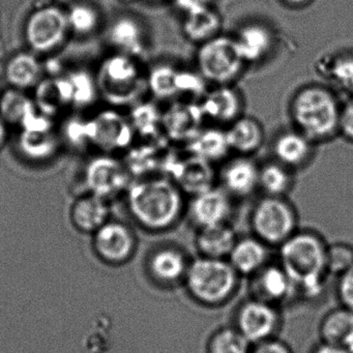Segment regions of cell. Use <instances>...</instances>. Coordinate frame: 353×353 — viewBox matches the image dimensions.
<instances>
[{"label": "cell", "instance_id": "1", "mask_svg": "<svg viewBox=\"0 0 353 353\" xmlns=\"http://www.w3.org/2000/svg\"><path fill=\"white\" fill-rule=\"evenodd\" d=\"M125 194L132 216L150 231L160 232L172 228L187 210L185 194L167 176L136 179Z\"/></svg>", "mask_w": 353, "mask_h": 353}, {"label": "cell", "instance_id": "2", "mask_svg": "<svg viewBox=\"0 0 353 353\" xmlns=\"http://www.w3.org/2000/svg\"><path fill=\"white\" fill-rule=\"evenodd\" d=\"M279 263L294 283L297 299L315 301L323 294L327 243L312 230H297L279 247Z\"/></svg>", "mask_w": 353, "mask_h": 353}, {"label": "cell", "instance_id": "3", "mask_svg": "<svg viewBox=\"0 0 353 353\" xmlns=\"http://www.w3.org/2000/svg\"><path fill=\"white\" fill-rule=\"evenodd\" d=\"M341 97L323 84H307L296 90L289 103L293 128L314 143L327 142L339 136Z\"/></svg>", "mask_w": 353, "mask_h": 353}, {"label": "cell", "instance_id": "4", "mask_svg": "<svg viewBox=\"0 0 353 353\" xmlns=\"http://www.w3.org/2000/svg\"><path fill=\"white\" fill-rule=\"evenodd\" d=\"M239 276L228 259L199 256L190 262L183 284L190 296L200 305L218 307L232 299Z\"/></svg>", "mask_w": 353, "mask_h": 353}, {"label": "cell", "instance_id": "5", "mask_svg": "<svg viewBox=\"0 0 353 353\" xmlns=\"http://www.w3.org/2000/svg\"><path fill=\"white\" fill-rule=\"evenodd\" d=\"M135 57L115 52L106 57L97 76L100 96L113 106H133L146 88Z\"/></svg>", "mask_w": 353, "mask_h": 353}, {"label": "cell", "instance_id": "6", "mask_svg": "<svg viewBox=\"0 0 353 353\" xmlns=\"http://www.w3.org/2000/svg\"><path fill=\"white\" fill-rule=\"evenodd\" d=\"M196 65L202 77L216 86L234 84L247 63L239 53L234 37L220 34L198 45Z\"/></svg>", "mask_w": 353, "mask_h": 353}, {"label": "cell", "instance_id": "7", "mask_svg": "<svg viewBox=\"0 0 353 353\" xmlns=\"http://www.w3.org/2000/svg\"><path fill=\"white\" fill-rule=\"evenodd\" d=\"M250 223L254 236L268 247H280L299 230L296 210L286 197L260 198L252 210Z\"/></svg>", "mask_w": 353, "mask_h": 353}, {"label": "cell", "instance_id": "8", "mask_svg": "<svg viewBox=\"0 0 353 353\" xmlns=\"http://www.w3.org/2000/svg\"><path fill=\"white\" fill-rule=\"evenodd\" d=\"M67 13L59 8L43 7L32 12L24 24V40L32 52L50 53L65 42L69 34Z\"/></svg>", "mask_w": 353, "mask_h": 353}, {"label": "cell", "instance_id": "9", "mask_svg": "<svg viewBox=\"0 0 353 353\" xmlns=\"http://www.w3.org/2000/svg\"><path fill=\"white\" fill-rule=\"evenodd\" d=\"M131 177L123 161L112 154L94 157L84 169V183L88 193L106 200L127 192Z\"/></svg>", "mask_w": 353, "mask_h": 353}, {"label": "cell", "instance_id": "10", "mask_svg": "<svg viewBox=\"0 0 353 353\" xmlns=\"http://www.w3.org/2000/svg\"><path fill=\"white\" fill-rule=\"evenodd\" d=\"M90 146L104 154L128 150L133 145L135 132L129 117L114 109H106L88 119Z\"/></svg>", "mask_w": 353, "mask_h": 353}, {"label": "cell", "instance_id": "11", "mask_svg": "<svg viewBox=\"0 0 353 353\" xmlns=\"http://www.w3.org/2000/svg\"><path fill=\"white\" fill-rule=\"evenodd\" d=\"M163 171L185 195L194 196L216 187L214 164L187 152L183 158L168 154Z\"/></svg>", "mask_w": 353, "mask_h": 353}, {"label": "cell", "instance_id": "12", "mask_svg": "<svg viewBox=\"0 0 353 353\" xmlns=\"http://www.w3.org/2000/svg\"><path fill=\"white\" fill-rule=\"evenodd\" d=\"M280 324L278 307L255 297L243 301L235 315V327L253 345L276 336Z\"/></svg>", "mask_w": 353, "mask_h": 353}, {"label": "cell", "instance_id": "13", "mask_svg": "<svg viewBox=\"0 0 353 353\" xmlns=\"http://www.w3.org/2000/svg\"><path fill=\"white\" fill-rule=\"evenodd\" d=\"M199 104L205 121L220 127H228L243 117L245 110V98L234 84L214 86L208 90Z\"/></svg>", "mask_w": 353, "mask_h": 353}, {"label": "cell", "instance_id": "14", "mask_svg": "<svg viewBox=\"0 0 353 353\" xmlns=\"http://www.w3.org/2000/svg\"><path fill=\"white\" fill-rule=\"evenodd\" d=\"M185 212L197 229L225 224L232 214V197L221 187L192 196Z\"/></svg>", "mask_w": 353, "mask_h": 353}, {"label": "cell", "instance_id": "15", "mask_svg": "<svg viewBox=\"0 0 353 353\" xmlns=\"http://www.w3.org/2000/svg\"><path fill=\"white\" fill-rule=\"evenodd\" d=\"M204 121L199 103L177 100L163 112V132L167 139L185 145L203 128Z\"/></svg>", "mask_w": 353, "mask_h": 353}, {"label": "cell", "instance_id": "16", "mask_svg": "<svg viewBox=\"0 0 353 353\" xmlns=\"http://www.w3.org/2000/svg\"><path fill=\"white\" fill-rule=\"evenodd\" d=\"M252 297L276 305L296 299L294 283L280 263H268L251 276Z\"/></svg>", "mask_w": 353, "mask_h": 353}, {"label": "cell", "instance_id": "17", "mask_svg": "<svg viewBox=\"0 0 353 353\" xmlns=\"http://www.w3.org/2000/svg\"><path fill=\"white\" fill-rule=\"evenodd\" d=\"M221 188L232 198H247L259 189V165L248 156L226 161L220 174Z\"/></svg>", "mask_w": 353, "mask_h": 353}, {"label": "cell", "instance_id": "18", "mask_svg": "<svg viewBox=\"0 0 353 353\" xmlns=\"http://www.w3.org/2000/svg\"><path fill=\"white\" fill-rule=\"evenodd\" d=\"M94 248L105 261L123 263L135 251V237L127 225L108 221L94 232Z\"/></svg>", "mask_w": 353, "mask_h": 353}, {"label": "cell", "instance_id": "19", "mask_svg": "<svg viewBox=\"0 0 353 353\" xmlns=\"http://www.w3.org/2000/svg\"><path fill=\"white\" fill-rule=\"evenodd\" d=\"M233 37L247 65L265 61L276 46V34L272 28L259 22L241 26Z\"/></svg>", "mask_w": 353, "mask_h": 353}, {"label": "cell", "instance_id": "20", "mask_svg": "<svg viewBox=\"0 0 353 353\" xmlns=\"http://www.w3.org/2000/svg\"><path fill=\"white\" fill-rule=\"evenodd\" d=\"M316 144L301 132L293 129L280 132L272 142L274 160L291 170L303 168L314 156Z\"/></svg>", "mask_w": 353, "mask_h": 353}, {"label": "cell", "instance_id": "21", "mask_svg": "<svg viewBox=\"0 0 353 353\" xmlns=\"http://www.w3.org/2000/svg\"><path fill=\"white\" fill-rule=\"evenodd\" d=\"M109 44L117 53L138 57L148 48V32L143 24L131 16H123L114 20L107 34Z\"/></svg>", "mask_w": 353, "mask_h": 353}, {"label": "cell", "instance_id": "22", "mask_svg": "<svg viewBox=\"0 0 353 353\" xmlns=\"http://www.w3.org/2000/svg\"><path fill=\"white\" fill-rule=\"evenodd\" d=\"M316 70L339 96H353V51L323 55L316 63Z\"/></svg>", "mask_w": 353, "mask_h": 353}, {"label": "cell", "instance_id": "23", "mask_svg": "<svg viewBox=\"0 0 353 353\" xmlns=\"http://www.w3.org/2000/svg\"><path fill=\"white\" fill-rule=\"evenodd\" d=\"M190 262L181 249L168 245L160 248L150 256L148 270L157 282L172 286L183 283Z\"/></svg>", "mask_w": 353, "mask_h": 353}, {"label": "cell", "instance_id": "24", "mask_svg": "<svg viewBox=\"0 0 353 353\" xmlns=\"http://www.w3.org/2000/svg\"><path fill=\"white\" fill-rule=\"evenodd\" d=\"M225 129L229 148L237 156L252 157L263 145V125L255 117L243 115Z\"/></svg>", "mask_w": 353, "mask_h": 353}, {"label": "cell", "instance_id": "25", "mask_svg": "<svg viewBox=\"0 0 353 353\" xmlns=\"http://www.w3.org/2000/svg\"><path fill=\"white\" fill-rule=\"evenodd\" d=\"M268 248L256 236L241 237L233 247L228 261L239 276L251 278L270 263Z\"/></svg>", "mask_w": 353, "mask_h": 353}, {"label": "cell", "instance_id": "26", "mask_svg": "<svg viewBox=\"0 0 353 353\" xmlns=\"http://www.w3.org/2000/svg\"><path fill=\"white\" fill-rule=\"evenodd\" d=\"M185 146L187 152L212 164L222 162L231 152L226 129L220 125L202 128Z\"/></svg>", "mask_w": 353, "mask_h": 353}, {"label": "cell", "instance_id": "27", "mask_svg": "<svg viewBox=\"0 0 353 353\" xmlns=\"http://www.w3.org/2000/svg\"><path fill=\"white\" fill-rule=\"evenodd\" d=\"M237 239L239 237L234 229L228 223H225L198 229L195 245L199 256L214 259H228Z\"/></svg>", "mask_w": 353, "mask_h": 353}, {"label": "cell", "instance_id": "28", "mask_svg": "<svg viewBox=\"0 0 353 353\" xmlns=\"http://www.w3.org/2000/svg\"><path fill=\"white\" fill-rule=\"evenodd\" d=\"M42 63L32 52H19L10 57L6 63V81L12 88L26 90L36 88L43 79Z\"/></svg>", "mask_w": 353, "mask_h": 353}, {"label": "cell", "instance_id": "29", "mask_svg": "<svg viewBox=\"0 0 353 353\" xmlns=\"http://www.w3.org/2000/svg\"><path fill=\"white\" fill-rule=\"evenodd\" d=\"M20 154L32 162H47L57 156L61 138L52 130H21L18 137Z\"/></svg>", "mask_w": 353, "mask_h": 353}, {"label": "cell", "instance_id": "30", "mask_svg": "<svg viewBox=\"0 0 353 353\" xmlns=\"http://www.w3.org/2000/svg\"><path fill=\"white\" fill-rule=\"evenodd\" d=\"M109 216L108 200L94 194L81 196L72 205V221L78 229L84 232H96L108 222Z\"/></svg>", "mask_w": 353, "mask_h": 353}, {"label": "cell", "instance_id": "31", "mask_svg": "<svg viewBox=\"0 0 353 353\" xmlns=\"http://www.w3.org/2000/svg\"><path fill=\"white\" fill-rule=\"evenodd\" d=\"M222 18L212 7L185 14L181 24L183 37L193 44L200 45L222 34Z\"/></svg>", "mask_w": 353, "mask_h": 353}, {"label": "cell", "instance_id": "32", "mask_svg": "<svg viewBox=\"0 0 353 353\" xmlns=\"http://www.w3.org/2000/svg\"><path fill=\"white\" fill-rule=\"evenodd\" d=\"M352 334L353 312L342 305L328 311L320 322L321 342L343 347Z\"/></svg>", "mask_w": 353, "mask_h": 353}, {"label": "cell", "instance_id": "33", "mask_svg": "<svg viewBox=\"0 0 353 353\" xmlns=\"http://www.w3.org/2000/svg\"><path fill=\"white\" fill-rule=\"evenodd\" d=\"M293 185V170L278 161H268L259 166V189L264 195L285 197Z\"/></svg>", "mask_w": 353, "mask_h": 353}, {"label": "cell", "instance_id": "34", "mask_svg": "<svg viewBox=\"0 0 353 353\" xmlns=\"http://www.w3.org/2000/svg\"><path fill=\"white\" fill-rule=\"evenodd\" d=\"M179 68L170 63L152 65L146 78V88L152 97L160 101L177 99V77Z\"/></svg>", "mask_w": 353, "mask_h": 353}, {"label": "cell", "instance_id": "35", "mask_svg": "<svg viewBox=\"0 0 353 353\" xmlns=\"http://www.w3.org/2000/svg\"><path fill=\"white\" fill-rule=\"evenodd\" d=\"M156 142L152 144H142L139 146H133L128 150L127 157L123 163L127 166L132 176L146 177L150 175L152 171L156 169L163 170L165 159L167 154L159 158V146Z\"/></svg>", "mask_w": 353, "mask_h": 353}, {"label": "cell", "instance_id": "36", "mask_svg": "<svg viewBox=\"0 0 353 353\" xmlns=\"http://www.w3.org/2000/svg\"><path fill=\"white\" fill-rule=\"evenodd\" d=\"M130 123L135 134L146 139L159 137L163 132V112L152 102H137L132 106Z\"/></svg>", "mask_w": 353, "mask_h": 353}, {"label": "cell", "instance_id": "37", "mask_svg": "<svg viewBox=\"0 0 353 353\" xmlns=\"http://www.w3.org/2000/svg\"><path fill=\"white\" fill-rule=\"evenodd\" d=\"M36 109L34 99L24 94V90L11 88L0 96V117L7 125L21 127L28 115Z\"/></svg>", "mask_w": 353, "mask_h": 353}, {"label": "cell", "instance_id": "38", "mask_svg": "<svg viewBox=\"0 0 353 353\" xmlns=\"http://www.w3.org/2000/svg\"><path fill=\"white\" fill-rule=\"evenodd\" d=\"M69 82L71 106L84 108L97 100L99 92L97 79L85 70H74L65 73Z\"/></svg>", "mask_w": 353, "mask_h": 353}, {"label": "cell", "instance_id": "39", "mask_svg": "<svg viewBox=\"0 0 353 353\" xmlns=\"http://www.w3.org/2000/svg\"><path fill=\"white\" fill-rule=\"evenodd\" d=\"M253 344L235 326L216 330L208 343V353H251Z\"/></svg>", "mask_w": 353, "mask_h": 353}, {"label": "cell", "instance_id": "40", "mask_svg": "<svg viewBox=\"0 0 353 353\" xmlns=\"http://www.w3.org/2000/svg\"><path fill=\"white\" fill-rule=\"evenodd\" d=\"M67 13L70 32L77 36H90L98 30L100 14L88 3H76Z\"/></svg>", "mask_w": 353, "mask_h": 353}, {"label": "cell", "instance_id": "41", "mask_svg": "<svg viewBox=\"0 0 353 353\" xmlns=\"http://www.w3.org/2000/svg\"><path fill=\"white\" fill-rule=\"evenodd\" d=\"M208 82L195 70L179 69L177 77V99L199 103L206 92Z\"/></svg>", "mask_w": 353, "mask_h": 353}, {"label": "cell", "instance_id": "42", "mask_svg": "<svg viewBox=\"0 0 353 353\" xmlns=\"http://www.w3.org/2000/svg\"><path fill=\"white\" fill-rule=\"evenodd\" d=\"M353 265V245L348 243H330L326 249V270L328 274L340 276Z\"/></svg>", "mask_w": 353, "mask_h": 353}, {"label": "cell", "instance_id": "43", "mask_svg": "<svg viewBox=\"0 0 353 353\" xmlns=\"http://www.w3.org/2000/svg\"><path fill=\"white\" fill-rule=\"evenodd\" d=\"M61 137L70 146L74 148H83L90 146L88 119L73 117L67 119L61 130Z\"/></svg>", "mask_w": 353, "mask_h": 353}, {"label": "cell", "instance_id": "44", "mask_svg": "<svg viewBox=\"0 0 353 353\" xmlns=\"http://www.w3.org/2000/svg\"><path fill=\"white\" fill-rule=\"evenodd\" d=\"M336 292L340 305L353 312V265L336 276Z\"/></svg>", "mask_w": 353, "mask_h": 353}, {"label": "cell", "instance_id": "45", "mask_svg": "<svg viewBox=\"0 0 353 353\" xmlns=\"http://www.w3.org/2000/svg\"><path fill=\"white\" fill-rule=\"evenodd\" d=\"M339 136L353 144V96L343 102Z\"/></svg>", "mask_w": 353, "mask_h": 353}, {"label": "cell", "instance_id": "46", "mask_svg": "<svg viewBox=\"0 0 353 353\" xmlns=\"http://www.w3.org/2000/svg\"><path fill=\"white\" fill-rule=\"evenodd\" d=\"M251 353H293V351L287 343L274 336L253 345Z\"/></svg>", "mask_w": 353, "mask_h": 353}, {"label": "cell", "instance_id": "47", "mask_svg": "<svg viewBox=\"0 0 353 353\" xmlns=\"http://www.w3.org/2000/svg\"><path fill=\"white\" fill-rule=\"evenodd\" d=\"M210 0H175V6L185 15L210 7Z\"/></svg>", "mask_w": 353, "mask_h": 353}, {"label": "cell", "instance_id": "48", "mask_svg": "<svg viewBox=\"0 0 353 353\" xmlns=\"http://www.w3.org/2000/svg\"><path fill=\"white\" fill-rule=\"evenodd\" d=\"M311 353H348L346 349L342 346L336 345L327 344V343L320 342V344L314 347Z\"/></svg>", "mask_w": 353, "mask_h": 353}, {"label": "cell", "instance_id": "49", "mask_svg": "<svg viewBox=\"0 0 353 353\" xmlns=\"http://www.w3.org/2000/svg\"><path fill=\"white\" fill-rule=\"evenodd\" d=\"M7 123L0 117V148H3V144H5L6 140H7Z\"/></svg>", "mask_w": 353, "mask_h": 353}, {"label": "cell", "instance_id": "50", "mask_svg": "<svg viewBox=\"0 0 353 353\" xmlns=\"http://www.w3.org/2000/svg\"><path fill=\"white\" fill-rule=\"evenodd\" d=\"M283 1L291 7H301V6L307 5L310 0H283Z\"/></svg>", "mask_w": 353, "mask_h": 353}, {"label": "cell", "instance_id": "51", "mask_svg": "<svg viewBox=\"0 0 353 353\" xmlns=\"http://www.w3.org/2000/svg\"><path fill=\"white\" fill-rule=\"evenodd\" d=\"M343 347L346 349L347 352L353 353V334L348 339V341L345 343V345Z\"/></svg>", "mask_w": 353, "mask_h": 353}, {"label": "cell", "instance_id": "52", "mask_svg": "<svg viewBox=\"0 0 353 353\" xmlns=\"http://www.w3.org/2000/svg\"><path fill=\"white\" fill-rule=\"evenodd\" d=\"M121 1H123V3H130V1H134V0H121Z\"/></svg>", "mask_w": 353, "mask_h": 353}]
</instances>
